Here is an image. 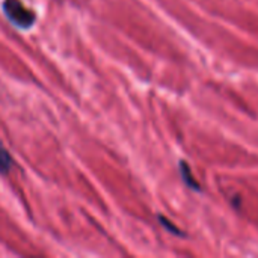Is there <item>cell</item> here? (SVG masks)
I'll return each instance as SVG.
<instances>
[{
  "label": "cell",
  "mask_w": 258,
  "mask_h": 258,
  "mask_svg": "<svg viewBox=\"0 0 258 258\" xmlns=\"http://www.w3.org/2000/svg\"><path fill=\"white\" fill-rule=\"evenodd\" d=\"M160 222H162V225H163V227H166V228H168V230H171L172 233H177V234H180V231H178L175 227H172V225L169 224V221H168V219H165V218H162V216H160Z\"/></svg>",
  "instance_id": "277c9868"
},
{
  "label": "cell",
  "mask_w": 258,
  "mask_h": 258,
  "mask_svg": "<svg viewBox=\"0 0 258 258\" xmlns=\"http://www.w3.org/2000/svg\"><path fill=\"white\" fill-rule=\"evenodd\" d=\"M181 171H183V178H184V181L187 183V186H189V187L198 189V184L192 180V177H190V169H189V166H186V163H181Z\"/></svg>",
  "instance_id": "3957f363"
},
{
  "label": "cell",
  "mask_w": 258,
  "mask_h": 258,
  "mask_svg": "<svg viewBox=\"0 0 258 258\" xmlns=\"http://www.w3.org/2000/svg\"><path fill=\"white\" fill-rule=\"evenodd\" d=\"M12 157L11 154L5 150L3 145H0V174H8L12 168Z\"/></svg>",
  "instance_id": "7a4b0ae2"
},
{
  "label": "cell",
  "mask_w": 258,
  "mask_h": 258,
  "mask_svg": "<svg viewBox=\"0 0 258 258\" xmlns=\"http://www.w3.org/2000/svg\"><path fill=\"white\" fill-rule=\"evenodd\" d=\"M3 12L6 15V18L17 27L20 29H29L35 24V20H36V15L24 8L21 5V2L18 0H5L3 2Z\"/></svg>",
  "instance_id": "6da1fadb"
}]
</instances>
